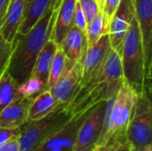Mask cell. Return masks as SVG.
Wrapping results in <instances>:
<instances>
[{
  "label": "cell",
  "instance_id": "cell-2",
  "mask_svg": "<svg viewBox=\"0 0 152 151\" xmlns=\"http://www.w3.org/2000/svg\"><path fill=\"white\" fill-rule=\"evenodd\" d=\"M120 57L124 81L128 87L137 96L151 93V86L146 81L144 53L136 17L131 20L126 34Z\"/></svg>",
  "mask_w": 152,
  "mask_h": 151
},
{
  "label": "cell",
  "instance_id": "cell-12",
  "mask_svg": "<svg viewBox=\"0 0 152 151\" xmlns=\"http://www.w3.org/2000/svg\"><path fill=\"white\" fill-rule=\"evenodd\" d=\"M100 75L106 85L105 100L108 101L116 97L118 92L125 81L121 57L114 50H110Z\"/></svg>",
  "mask_w": 152,
  "mask_h": 151
},
{
  "label": "cell",
  "instance_id": "cell-23",
  "mask_svg": "<svg viewBox=\"0 0 152 151\" xmlns=\"http://www.w3.org/2000/svg\"><path fill=\"white\" fill-rule=\"evenodd\" d=\"M66 66H67V57L64 52L61 50V48L58 46L49 72L48 89H50L55 84V82L60 78V77L65 72Z\"/></svg>",
  "mask_w": 152,
  "mask_h": 151
},
{
  "label": "cell",
  "instance_id": "cell-32",
  "mask_svg": "<svg viewBox=\"0 0 152 151\" xmlns=\"http://www.w3.org/2000/svg\"><path fill=\"white\" fill-rule=\"evenodd\" d=\"M95 149V143L90 144V145H86L84 147H81L77 150H75L74 151H94Z\"/></svg>",
  "mask_w": 152,
  "mask_h": 151
},
{
  "label": "cell",
  "instance_id": "cell-16",
  "mask_svg": "<svg viewBox=\"0 0 152 151\" xmlns=\"http://www.w3.org/2000/svg\"><path fill=\"white\" fill-rule=\"evenodd\" d=\"M56 2L57 0H25L21 23L17 34L27 33L51 7L56 8Z\"/></svg>",
  "mask_w": 152,
  "mask_h": 151
},
{
  "label": "cell",
  "instance_id": "cell-33",
  "mask_svg": "<svg viewBox=\"0 0 152 151\" xmlns=\"http://www.w3.org/2000/svg\"><path fill=\"white\" fill-rule=\"evenodd\" d=\"M96 2H97V4H98V6H99L100 11H102V7H103V4H104L105 0H96Z\"/></svg>",
  "mask_w": 152,
  "mask_h": 151
},
{
  "label": "cell",
  "instance_id": "cell-34",
  "mask_svg": "<svg viewBox=\"0 0 152 151\" xmlns=\"http://www.w3.org/2000/svg\"><path fill=\"white\" fill-rule=\"evenodd\" d=\"M60 1H61V0H57V3H56V8L58 7V5H59V3H60Z\"/></svg>",
  "mask_w": 152,
  "mask_h": 151
},
{
  "label": "cell",
  "instance_id": "cell-21",
  "mask_svg": "<svg viewBox=\"0 0 152 151\" xmlns=\"http://www.w3.org/2000/svg\"><path fill=\"white\" fill-rule=\"evenodd\" d=\"M108 29L109 27L103 19V14L102 11H99V12L86 26V36L87 41V47L97 42L102 35L108 34Z\"/></svg>",
  "mask_w": 152,
  "mask_h": 151
},
{
  "label": "cell",
  "instance_id": "cell-31",
  "mask_svg": "<svg viewBox=\"0 0 152 151\" xmlns=\"http://www.w3.org/2000/svg\"><path fill=\"white\" fill-rule=\"evenodd\" d=\"M9 0H0V29L6 20V12Z\"/></svg>",
  "mask_w": 152,
  "mask_h": 151
},
{
  "label": "cell",
  "instance_id": "cell-22",
  "mask_svg": "<svg viewBox=\"0 0 152 151\" xmlns=\"http://www.w3.org/2000/svg\"><path fill=\"white\" fill-rule=\"evenodd\" d=\"M49 90L46 84H45L39 77L36 76H30L28 79H27L22 84L19 85L17 87L18 94L20 97L25 98H35L39 93Z\"/></svg>",
  "mask_w": 152,
  "mask_h": 151
},
{
  "label": "cell",
  "instance_id": "cell-11",
  "mask_svg": "<svg viewBox=\"0 0 152 151\" xmlns=\"http://www.w3.org/2000/svg\"><path fill=\"white\" fill-rule=\"evenodd\" d=\"M80 80L81 66L80 62L77 61L69 70H65L49 91L60 104L66 105L77 93L80 87Z\"/></svg>",
  "mask_w": 152,
  "mask_h": 151
},
{
  "label": "cell",
  "instance_id": "cell-9",
  "mask_svg": "<svg viewBox=\"0 0 152 151\" xmlns=\"http://www.w3.org/2000/svg\"><path fill=\"white\" fill-rule=\"evenodd\" d=\"M135 17L134 0H121L110 20L108 35L111 49L119 55L122 53L126 34L131 20Z\"/></svg>",
  "mask_w": 152,
  "mask_h": 151
},
{
  "label": "cell",
  "instance_id": "cell-6",
  "mask_svg": "<svg viewBox=\"0 0 152 151\" xmlns=\"http://www.w3.org/2000/svg\"><path fill=\"white\" fill-rule=\"evenodd\" d=\"M110 50L108 34L102 35L97 42L86 49L79 60L81 66L80 87L97 78Z\"/></svg>",
  "mask_w": 152,
  "mask_h": 151
},
{
  "label": "cell",
  "instance_id": "cell-17",
  "mask_svg": "<svg viewBox=\"0 0 152 151\" xmlns=\"http://www.w3.org/2000/svg\"><path fill=\"white\" fill-rule=\"evenodd\" d=\"M24 3L25 0H9L6 20L0 29V33L4 38L10 43H12L15 39L20 26Z\"/></svg>",
  "mask_w": 152,
  "mask_h": 151
},
{
  "label": "cell",
  "instance_id": "cell-20",
  "mask_svg": "<svg viewBox=\"0 0 152 151\" xmlns=\"http://www.w3.org/2000/svg\"><path fill=\"white\" fill-rule=\"evenodd\" d=\"M18 85L7 70L0 77V112L14 100L20 97L17 92Z\"/></svg>",
  "mask_w": 152,
  "mask_h": 151
},
{
  "label": "cell",
  "instance_id": "cell-36",
  "mask_svg": "<svg viewBox=\"0 0 152 151\" xmlns=\"http://www.w3.org/2000/svg\"><path fill=\"white\" fill-rule=\"evenodd\" d=\"M56 3H57V2H56Z\"/></svg>",
  "mask_w": 152,
  "mask_h": 151
},
{
  "label": "cell",
  "instance_id": "cell-30",
  "mask_svg": "<svg viewBox=\"0 0 152 151\" xmlns=\"http://www.w3.org/2000/svg\"><path fill=\"white\" fill-rule=\"evenodd\" d=\"M131 149L130 144L128 143V142H124V143H112L110 144L108 146H106V148H104L102 151H129Z\"/></svg>",
  "mask_w": 152,
  "mask_h": 151
},
{
  "label": "cell",
  "instance_id": "cell-28",
  "mask_svg": "<svg viewBox=\"0 0 152 151\" xmlns=\"http://www.w3.org/2000/svg\"><path fill=\"white\" fill-rule=\"evenodd\" d=\"M19 133H20V128L9 129V128L0 127V144L9 141V140L18 137Z\"/></svg>",
  "mask_w": 152,
  "mask_h": 151
},
{
  "label": "cell",
  "instance_id": "cell-3",
  "mask_svg": "<svg viewBox=\"0 0 152 151\" xmlns=\"http://www.w3.org/2000/svg\"><path fill=\"white\" fill-rule=\"evenodd\" d=\"M65 106H60L41 119L27 121L20 128V151L34 150L67 124L73 116Z\"/></svg>",
  "mask_w": 152,
  "mask_h": 151
},
{
  "label": "cell",
  "instance_id": "cell-24",
  "mask_svg": "<svg viewBox=\"0 0 152 151\" xmlns=\"http://www.w3.org/2000/svg\"><path fill=\"white\" fill-rule=\"evenodd\" d=\"M12 49L13 44L6 41L0 33V77L7 69Z\"/></svg>",
  "mask_w": 152,
  "mask_h": 151
},
{
  "label": "cell",
  "instance_id": "cell-14",
  "mask_svg": "<svg viewBox=\"0 0 152 151\" xmlns=\"http://www.w3.org/2000/svg\"><path fill=\"white\" fill-rule=\"evenodd\" d=\"M33 98L20 97L0 112V127L20 128L28 121V109Z\"/></svg>",
  "mask_w": 152,
  "mask_h": 151
},
{
  "label": "cell",
  "instance_id": "cell-29",
  "mask_svg": "<svg viewBox=\"0 0 152 151\" xmlns=\"http://www.w3.org/2000/svg\"><path fill=\"white\" fill-rule=\"evenodd\" d=\"M0 151H20L18 137L0 144Z\"/></svg>",
  "mask_w": 152,
  "mask_h": 151
},
{
  "label": "cell",
  "instance_id": "cell-8",
  "mask_svg": "<svg viewBox=\"0 0 152 151\" xmlns=\"http://www.w3.org/2000/svg\"><path fill=\"white\" fill-rule=\"evenodd\" d=\"M134 4L144 53L146 81L150 86L152 65V0H134Z\"/></svg>",
  "mask_w": 152,
  "mask_h": 151
},
{
  "label": "cell",
  "instance_id": "cell-35",
  "mask_svg": "<svg viewBox=\"0 0 152 151\" xmlns=\"http://www.w3.org/2000/svg\"><path fill=\"white\" fill-rule=\"evenodd\" d=\"M129 151H138V150H134V149L131 148V149H130V150H129Z\"/></svg>",
  "mask_w": 152,
  "mask_h": 151
},
{
  "label": "cell",
  "instance_id": "cell-25",
  "mask_svg": "<svg viewBox=\"0 0 152 151\" xmlns=\"http://www.w3.org/2000/svg\"><path fill=\"white\" fill-rule=\"evenodd\" d=\"M87 24L94 19V17L99 12L100 9L96 0H77Z\"/></svg>",
  "mask_w": 152,
  "mask_h": 151
},
{
  "label": "cell",
  "instance_id": "cell-1",
  "mask_svg": "<svg viewBox=\"0 0 152 151\" xmlns=\"http://www.w3.org/2000/svg\"><path fill=\"white\" fill-rule=\"evenodd\" d=\"M56 9L51 7L27 33L16 35L6 70L18 85L30 77L36 60L50 38Z\"/></svg>",
  "mask_w": 152,
  "mask_h": 151
},
{
  "label": "cell",
  "instance_id": "cell-10",
  "mask_svg": "<svg viewBox=\"0 0 152 151\" xmlns=\"http://www.w3.org/2000/svg\"><path fill=\"white\" fill-rule=\"evenodd\" d=\"M106 107L107 101H102L91 109L78 130L74 150L96 142L102 129Z\"/></svg>",
  "mask_w": 152,
  "mask_h": 151
},
{
  "label": "cell",
  "instance_id": "cell-5",
  "mask_svg": "<svg viewBox=\"0 0 152 151\" xmlns=\"http://www.w3.org/2000/svg\"><path fill=\"white\" fill-rule=\"evenodd\" d=\"M151 93L136 96L126 138L131 148L138 151H152V106Z\"/></svg>",
  "mask_w": 152,
  "mask_h": 151
},
{
  "label": "cell",
  "instance_id": "cell-15",
  "mask_svg": "<svg viewBox=\"0 0 152 151\" xmlns=\"http://www.w3.org/2000/svg\"><path fill=\"white\" fill-rule=\"evenodd\" d=\"M59 46L67 57L66 70H69L77 61H79L87 48L86 34L73 25Z\"/></svg>",
  "mask_w": 152,
  "mask_h": 151
},
{
  "label": "cell",
  "instance_id": "cell-27",
  "mask_svg": "<svg viewBox=\"0 0 152 151\" xmlns=\"http://www.w3.org/2000/svg\"><path fill=\"white\" fill-rule=\"evenodd\" d=\"M74 25L86 34L87 22L86 20V17L84 15V12H83L77 0V4H76L75 13H74Z\"/></svg>",
  "mask_w": 152,
  "mask_h": 151
},
{
  "label": "cell",
  "instance_id": "cell-13",
  "mask_svg": "<svg viewBox=\"0 0 152 151\" xmlns=\"http://www.w3.org/2000/svg\"><path fill=\"white\" fill-rule=\"evenodd\" d=\"M77 0H61L56 9V14L50 35L57 45H60L65 36L74 25V13Z\"/></svg>",
  "mask_w": 152,
  "mask_h": 151
},
{
  "label": "cell",
  "instance_id": "cell-7",
  "mask_svg": "<svg viewBox=\"0 0 152 151\" xmlns=\"http://www.w3.org/2000/svg\"><path fill=\"white\" fill-rule=\"evenodd\" d=\"M94 106L75 114L57 133L32 151H74L78 130Z\"/></svg>",
  "mask_w": 152,
  "mask_h": 151
},
{
  "label": "cell",
  "instance_id": "cell-19",
  "mask_svg": "<svg viewBox=\"0 0 152 151\" xmlns=\"http://www.w3.org/2000/svg\"><path fill=\"white\" fill-rule=\"evenodd\" d=\"M59 45H57L53 40L48 39L42 47L33 68L32 76L39 77L48 86V77L50 69L53 63V60Z\"/></svg>",
  "mask_w": 152,
  "mask_h": 151
},
{
  "label": "cell",
  "instance_id": "cell-4",
  "mask_svg": "<svg viewBox=\"0 0 152 151\" xmlns=\"http://www.w3.org/2000/svg\"><path fill=\"white\" fill-rule=\"evenodd\" d=\"M136 96L124 82L114 99L110 109L109 128L104 139L103 149L112 143L127 142L126 133Z\"/></svg>",
  "mask_w": 152,
  "mask_h": 151
},
{
  "label": "cell",
  "instance_id": "cell-18",
  "mask_svg": "<svg viewBox=\"0 0 152 151\" xmlns=\"http://www.w3.org/2000/svg\"><path fill=\"white\" fill-rule=\"evenodd\" d=\"M63 104H60L49 90L37 95L31 101L28 113V121L41 119Z\"/></svg>",
  "mask_w": 152,
  "mask_h": 151
},
{
  "label": "cell",
  "instance_id": "cell-26",
  "mask_svg": "<svg viewBox=\"0 0 152 151\" xmlns=\"http://www.w3.org/2000/svg\"><path fill=\"white\" fill-rule=\"evenodd\" d=\"M120 1L121 0H105V2H104L102 12L103 14V19H104L106 24L108 25V27H109L110 20L112 17L115 11L117 10V8L118 7Z\"/></svg>",
  "mask_w": 152,
  "mask_h": 151
}]
</instances>
